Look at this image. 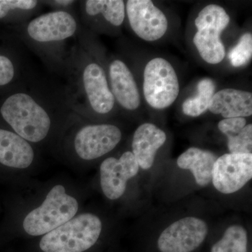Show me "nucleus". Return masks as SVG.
Listing matches in <instances>:
<instances>
[{
	"instance_id": "nucleus-20",
	"label": "nucleus",
	"mask_w": 252,
	"mask_h": 252,
	"mask_svg": "<svg viewBox=\"0 0 252 252\" xmlns=\"http://www.w3.org/2000/svg\"><path fill=\"white\" fill-rule=\"evenodd\" d=\"M44 6L37 0H0V21L9 18L16 27L38 16Z\"/></svg>"
},
{
	"instance_id": "nucleus-25",
	"label": "nucleus",
	"mask_w": 252,
	"mask_h": 252,
	"mask_svg": "<svg viewBox=\"0 0 252 252\" xmlns=\"http://www.w3.org/2000/svg\"><path fill=\"white\" fill-rule=\"evenodd\" d=\"M44 6L51 8V11H77L79 1L74 0H49L43 1Z\"/></svg>"
},
{
	"instance_id": "nucleus-23",
	"label": "nucleus",
	"mask_w": 252,
	"mask_h": 252,
	"mask_svg": "<svg viewBox=\"0 0 252 252\" xmlns=\"http://www.w3.org/2000/svg\"><path fill=\"white\" fill-rule=\"evenodd\" d=\"M230 154H252V125L240 126L225 132Z\"/></svg>"
},
{
	"instance_id": "nucleus-2",
	"label": "nucleus",
	"mask_w": 252,
	"mask_h": 252,
	"mask_svg": "<svg viewBox=\"0 0 252 252\" xmlns=\"http://www.w3.org/2000/svg\"><path fill=\"white\" fill-rule=\"evenodd\" d=\"M94 36L81 26L59 79L72 112L89 121L109 115L117 104Z\"/></svg>"
},
{
	"instance_id": "nucleus-11",
	"label": "nucleus",
	"mask_w": 252,
	"mask_h": 252,
	"mask_svg": "<svg viewBox=\"0 0 252 252\" xmlns=\"http://www.w3.org/2000/svg\"><path fill=\"white\" fill-rule=\"evenodd\" d=\"M77 11L83 27L92 32H107L109 28L117 29L122 26L126 3L122 0L79 1Z\"/></svg>"
},
{
	"instance_id": "nucleus-17",
	"label": "nucleus",
	"mask_w": 252,
	"mask_h": 252,
	"mask_svg": "<svg viewBox=\"0 0 252 252\" xmlns=\"http://www.w3.org/2000/svg\"><path fill=\"white\" fill-rule=\"evenodd\" d=\"M27 49L22 43L0 52V88L10 91L22 82L33 70Z\"/></svg>"
},
{
	"instance_id": "nucleus-18",
	"label": "nucleus",
	"mask_w": 252,
	"mask_h": 252,
	"mask_svg": "<svg viewBox=\"0 0 252 252\" xmlns=\"http://www.w3.org/2000/svg\"><path fill=\"white\" fill-rule=\"evenodd\" d=\"M209 110L224 119L250 117L252 114V94L234 89H222L215 93Z\"/></svg>"
},
{
	"instance_id": "nucleus-9",
	"label": "nucleus",
	"mask_w": 252,
	"mask_h": 252,
	"mask_svg": "<svg viewBox=\"0 0 252 252\" xmlns=\"http://www.w3.org/2000/svg\"><path fill=\"white\" fill-rule=\"evenodd\" d=\"M207 233L208 227L203 220L185 217L162 231L158 247L161 252H191L203 243Z\"/></svg>"
},
{
	"instance_id": "nucleus-10",
	"label": "nucleus",
	"mask_w": 252,
	"mask_h": 252,
	"mask_svg": "<svg viewBox=\"0 0 252 252\" xmlns=\"http://www.w3.org/2000/svg\"><path fill=\"white\" fill-rule=\"evenodd\" d=\"M252 178V154H223L214 165L212 182L220 193H235Z\"/></svg>"
},
{
	"instance_id": "nucleus-13",
	"label": "nucleus",
	"mask_w": 252,
	"mask_h": 252,
	"mask_svg": "<svg viewBox=\"0 0 252 252\" xmlns=\"http://www.w3.org/2000/svg\"><path fill=\"white\" fill-rule=\"evenodd\" d=\"M138 162L132 152H126L119 158L109 157L101 163L100 185L109 200H117L125 193L127 181L138 173Z\"/></svg>"
},
{
	"instance_id": "nucleus-16",
	"label": "nucleus",
	"mask_w": 252,
	"mask_h": 252,
	"mask_svg": "<svg viewBox=\"0 0 252 252\" xmlns=\"http://www.w3.org/2000/svg\"><path fill=\"white\" fill-rule=\"evenodd\" d=\"M166 134L154 124L146 123L136 129L132 137V154L139 166L148 170L153 165L156 154L166 141Z\"/></svg>"
},
{
	"instance_id": "nucleus-7",
	"label": "nucleus",
	"mask_w": 252,
	"mask_h": 252,
	"mask_svg": "<svg viewBox=\"0 0 252 252\" xmlns=\"http://www.w3.org/2000/svg\"><path fill=\"white\" fill-rule=\"evenodd\" d=\"M230 23L225 10L217 4H209L203 8L195 18L197 32L193 44L199 54L209 64H219L224 59L225 50L220 34Z\"/></svg>"
},
{
	"instance_id": "nucleus-21",
	"label": "nucleus",
	"mask_w": 252,
	"mask_h": 252,
	"mask_svg": "<svg viewBox=\"0 0 252 252\" xmlns=\"http://www.w3.org/2000/svg\"><path fill=\"white\" fill-rule=\"evenodd\" d=\"M216 85L209 78L199 81L197 94L194 97L186 99L182 104V111L185 115L198 117L208 110L210 101L215 94Z\"/></svg>"
},
{
	"instance_id": "nucleus-3",
	"label": "nucleus",
	"mask_w": 252,
	"mask_h": 252,
	"mask_svg": "<svg viewBox=\"0 0 252 252\" xmlns=\"http://www.w3.org/2000/svg\"><path fill=\"white\" fill-rule=\"evenodd\" d=\"M81 24L77 11H51L14 27V35L60 79Z\"/></svg>"
},
{
	"instance_id": "nucleus-12",
	"label": "nucleus",
	"mask_w": 252,
	"mask_h": 252,
	"mask_svg": "<svg viewBox=\"0 0 252 252\" xmlns=\"http://www.w3.org/2000/svg\"><path fill=\"white\" fill-rule=\"evenodd\" d=\"M126 14L131 29L144 40L157 41L166 33V16L150 0L126 1Z\"/></svg>"
},
{
	"instance_id": "nucleus-14",
	"label": "nucleus",
	"mask_w": 252,
	"mask_h": 252,
	"mask_svg": "<svg viewBox=\"0 0 252 252\" xmlns=\"http://www.w3.org/2000/svg\"><path fill=\"white\" fill-rule=\"evenodd\" d=\"M107 76L116 104L127 111L138 109L141 103L140 92L126 63L122 59H113L108 64Z\"/></svg>"
},
{
	"instance_id": "nucleus-6",
	"label": "nucleus",
	"mask_w": 252,
	"mask_h": 252,
	"mask_svg": "<svg viewBox=\"0 0 252 252\" xmlns=\"http://www.w3.org/2000/svg\"><path fill=\"white\" fill-rule=\"evenodd\" d=\"M79 210L77 199L66 193L62 185L50 190L42 204L23 220L25 231L32 236L46 235L76 216Z\"/></svg>"
},
{
	"instance_id": "nucleus-22",
	"label": "nucleus",
	"mask_w": 252,
	"mask_h": 252,
	"mask_svg": "<svg viewBox=\"0 0 252 252\" xmlns=\"http://www.w3.org/2000/svg\"><path fill=\"white\" fill-rule=\"evenodd\" d=\"M248 243L245 228L233 225L225 230L223 238L213 245L211 252H248Z\"/></svg>"
},
{
	"instance_id": "nucleus-24",
	"label": "nucleus",
	"mask_w": 252,
	"mask_h": 252,
	"mask_svg": "<svg viewBox=\"0 0 252 252\" xmlns=\"http://www.w3.org/2000/svg\"><path fill=\"white\" fill-rule=\"evenodd\" d=\"M252 56V35L247 32L239 39L237 45L229 53V59L235 67H242L250 62Z\"/></svg>"
},
{
	"instance_id": "nucleus-15",
	"label": "nucleus",
	"mask_w": 252,
	"mask_h": 252,
	"mask_svg": "<svg viewBox=\"0 0 252 252\" xmlns=\"http://www.w3.org/2000/svg\"><path fill=\"white\" fill-rule=\"evenodd\" d=\"M35 151L31 143L12 130L0 127V163L14 169L31 166L35 159Z\"/></svg>"
},
{
	"instance_id": "nucleus-5",
	"label": "nucleus",
	"mask_w": 252,
	"mask_h": 252,
	"mask_svg": "<svg viewBox=\"0 0 252 252\" xmlns=\"http://www.w3.org/2000/svg\"><path fill=\"white\" fill-rule=\"evenodd\" d=\"M102 229L98 217L81 214L44 235L39 247L44 252H84L96 243Z\"/></svg>"
},
{
	"instance_id": "nucleus-19",
	"label": "nucleus",
	"mask_w": 252,
	"mask_h": 252,
	"mask_svg": "<svg viewBox=\"0 0 252 252\" xmlns=\"http://www.w3.org/2000/svg\"><path fill=\"white\" fill-rule=\"evenodd\" d=\"M217 158L209 151L191 147L181 154L177 162L184 170H189L200 187H206L212 182V171Z\"/></svg>"
},
{
	"instance_id": "nucleus-8",
	"label": "nucleus",
	"mask_w": 252,
	"mask_h": 252,
	"mask_svg": "<svg viewBox=\"0 0 252 252\" xmlns=\"http://www.w3.org/2000/svg\"><path fill=\"white\" fill-rule=\"evenodd\" d=\"M143 90L147 103L157 109L167 108L180 94V84L174 67L167 60H151L144 72Z\"/></svg>"
},
{
	"instance_id": "nucleus-4",
	"label": "nucleus",
	"mask_w": 252,
	"mask_h": 252,
	"mask_svg": "<svg viewBox=\"0 0 252 252\" xmlns=\"http://www.w3.org/2000/svg\"><path fill=\"white\" fill-rule=\"evenodd\" d=\"M68 124L73 129L67 146L80 160H94L104 157L122 141V130L114 124L88 123L74 113Z\"/></svg>"
},
{
	"instance_id": "nucleus-1",
	"label": "nucleus",
	"mask_w": 252,
	"mask_h": 252,
	"mask_svg": "<svg viewBox=\"0 0 252 252\" xmlns=\"http://www.w3.org/2000/svg\"><path fill=\"white\" fill-rule=\"evenodd\" d=\"M73 114L62 81L34 69L0 104L3 120L32 145L63 130Z\"/></svg>"
}]
</instances>
